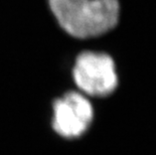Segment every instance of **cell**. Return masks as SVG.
<instances>
[{"label":"cell","instance_id":"3","mask_svg":"<svg viewBox=\"0 0 156 155\" xmlns=\"http://www.w3.org/2000/svg\"><path fill=\"white\" fill-rule=\"evenodd\" d=\"M94 119V109L84 94L69 92L54 103L52 129L66 139L84 135Z\"/></svg>","mask_w":156,"mask_h":155},{"label":"cell","instance_id":"1","mask_svg":"<svg viewBox=\"0 0 156 155\" xmlns=\"http://www.w3.org/2000/svg\"><path fill=\"white\" fill-rule=\"evenodd\" d=\"M48 5L61 27L81 39L112 30L120 16L119 0H48Z\"/></svg>","mask_w":156,"mask_h":155},{"label":"cell","instance_id":"2","mask_svg":"<svg viewBox=\"0 0 156 155\" xmlns=\"http://www.w3.org/2000/svg\"><path fill=\"white\" fill-rule=\"evenodd\" d=\"M73 78L82 93L91 97H107L118 86L115 62L105 52H81L76 58Z\"/></svg>","mask_w":156,"mask_h":155}]
</instances>
